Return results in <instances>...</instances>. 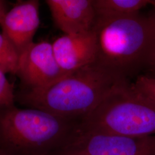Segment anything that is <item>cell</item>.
Segmentation results:
<instances>
[{
	"instance_id": "12",
	"label": "cell",
	"mask_w": 155,
	"mask_h": 155,
	"mask_svg": "<svg viewBox=\"0 0 155 155\" xmlns=\"http://www.w3.org/2000/svg\"><path fill=\"white\" fill-rule=\"evenodd\" d=\"M16 96L14 86L5 77V74L0 70V107L15 105Z\"/></svg>"
},
{
	"instance_id": "7",
	"label": "cell",
	"mask_w": 155,
	"mask_h": 155,
	"mask_svg": "<svg viewBox=\"0 0 155 155\" xmlns=\"http://www.w3.org/2000/svg\"><path fill=\"white\" fill-rule=\"evenodd\" d=\"M40 23L39 1H23L6 13L1 23L2 34L19 55L32 43Z\"/></svg>"
},
{
	"instance_id": "11",
	"label": "cell",
	"mask_w": 155,
	"mask_h": 155,
	"mask_svg": "<svg viewBox=\"0 0 155 155\" xmlns=\"http://www.w3.org/2000/svg\"><path fill=\"white\" fill-rule=\"evenodd\" d=\"M20 55L5 36L0 33V70L16 74Z\"/></svg>"
},
{
	"instance_id": "16",
	"label": "cell",
	"mask_w": 155,
	"mask_h": 155,
	"mask_svg": "<svg viewBox=\"0 0 155 155\" xmlns=\"http://www.w3.org/2000/svg\"><path fill=\"white\" fill-rule=\"evenodd\" d=\"M150 5L153 7V11L150 14L149 16L150 17L155 25V0H150Z\"/></svg>"
},
{
	"instance_id": "10",
	"label": "cell",
	"mask_w": 155,
	"mask_h": 155,
	"mask_svg": "<svg viewBox=\"0 0 155 155\" xmlns=\"http://www.w3.org/2000/svg\"><path fill=\"white\" fill-rule=\"evenodd\" d=\"M97 18H117L139 13L150 0H93Z\"/></svg>"
},
{
	"instance_id": "1",
	"label": "cell",
	"mask_w": 155,
	"mask_h": 155,
	"mask_svg": "<svg viewBox=\"0 0 155 155\" xmlns=\"http://www.w3.org/2000/svg\"><path fill=\"white\" fill-rule=\"evenodd\" d=\"M93 31L97 66L129 82L147 67L155 45V25L149 16L139 13L117 18L96 17Z\"/></svg>"
},
{
	"instance_id": "9",
	"label": "cell",
	"mask_w": 155,
	"mask_h": 155,
	"mask_svg": "<svg viewBox=\"0 0 155 155\" xmlns=\"http://www.w3.org/2000/svg\"><path fill=\"white\" fill-rule=\"evenodd\" d=\"M56 26L64 35L92 31L96 20L93 0H47Z\"/></svg>"
},
{
	"instance_id": "4",
	"label": "cell",
	"mask_w": 155,
	"mask_h": 155,
	"mask_svg": "<svg viewBox=\"0 0 155 155\" xmlns=\"http://www.w3.org/2000/svg\"><path fill=\"white\" fill-rule=\"evenodd\" d=\"M81 130L127 136L155 134V102L129 81L118 83L81 121Z\"/></svg>"
},
{
	"instance_id": "3",
	"label": "cell",
	"mask_w": 155,
	"mask_h": 155,
	"mask_svg": "<svg viewBox=\"0 0 155 155\" xmlns=\"http://www.w3.org/2000/svg\"><path fill=\"white\" fill-rule=\"evenodd\" d=\"M80 122L38 109L0 107V151L6 155H52L74 137Z\"/></svg>"
},
{
	"instance_id": "2",
	"label": "cell",
	"mask_w": 155,
	"mask_h": 155,
	"mask_svg": "<svg viewBox=\"0 0 155 155\" xmlns=\"http://www.w3.org/2000/svg\"><path fill=\"white\" fill-rule=\"evenodd\" d=\"M123 81L94 63L69 73L44 89H25L16 101L56 116L81 121Z\"/></svg>"
},
{
	"instance_id": "6",
	"label": "cell",
	"mask_w": 155,
	"mask_h": 155,
	"mask_svg": "<svg viewBox=\"0 0 155 155\" xmlns=\"http://www.w3.org/2000/svg\"><path fill=\"white\" fill-rule=\"evenodd\" d=\"M67 74L58 64L48 41L33 42L19 56L16 75L26 89H44Z\"/></svg>"
},
{
	"instance_id": "15",
	"label": "cell",
	"mask_w": 155,
	"mask_h": 155,
	"mask_svg": "<svg viewBox=\"0 0 155 155\" xmlns=\"http://www.w3.org/2000/svg\"><path fill=\"white\" fill-rule=\"evenodd\" d=\"M7 12V6L5 2L0 0V25Z\"/></svg>"
},
{
	"instance_id": "17",
	"label": "cell",
	"mask_w": 155,
	"mask_h": 155,
	"mask_svg": "<svg viewBox=\"0 0 155 155\" xmlns=\"http://www.w3.org/2000/svg\"><path fill=\"white\" fill-rule=\"evenodd\" d=\"M0 155H6V153L2 151H0Z\"/></svg>"
},
{
	"instance_id": "5",
	"label": "cell",
	"mask_w": 155,
	"mask_h": 155,
	"mask_svg": "<svg viewBox=\"0 0 155 155\" xmlns=\"http://www.w3.org/2000/svg\"><path fill=\"white\" fill-rule=\"evenodd\" d=\"M52 155H155V134L127 136L82 131Z\"/></svg>"
},
{
	"instance_id": "8",
	"label": "cell",
	"mask_w": 155,
	"mask_h": 155,
	"mask_svg": "<svg viewBox=\"0 0 155 155\" xmlns=\"http://www.w3.org/2000/svg\"><path fill=\"white\" fill-rule=\"evenodd\" d=\"M59 66L67 74L94 63L96 41L94 31L78 35H64L52 44Z\"/></svg>"
},
{
	"instance_id": "18",
	"label": "cell",
	"mask_w": 155,
	"mask_h": 155,
	"mask_svg": "<svg viewBox=\"0 0 155 155\" xmlns=\"http://www.w3.org/2000/svg\"></svg>"
},
{
	"instance_id": "13",
	"label": "cell",
	"mask_w": 155,
	"mask_h": 155,
	"mask_svg": "<svg viewBox=\"0 0 155 155\" xmlns=\"http://www.w3.org/2000/svg\"><path fill=\"white\" fill-rule=\"evenodd\" d=\"M132 86L140 93L155 102V77L138 76Z\"/></svg>"
},
{
	"instance_id": "14",
	"label": "cell",
	"mask_w": 155,
	"mask_h": 155,
	"mask_svg": "<svg viewBox=\"0 0 155 155\" xmlns=\"http://www.w3.org/2000/svg\"><path fill=\"white\" fill-rule=\"evenodd\" d=\"M147 67L155 72V45L150 52Z\"/></svg>"
}]
</instances>
